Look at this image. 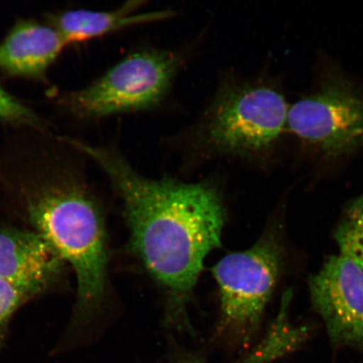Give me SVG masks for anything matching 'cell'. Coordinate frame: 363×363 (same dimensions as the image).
Masks as SVG:
<instances>
[{
    "label": "cell",
    "mask_w": 363,
    "mask_h": 363,
    "mask_svg": "<svg viewBox=\"0 0 363 363\" xmlns=\"http://www.w3.org/2000/svg\"><path fill=\"white\" fill-rule=\"evenodd\" d=\"M62 140L106 172L123 201L131 251L165 293L167 324L188 328L204 259L221 243L226 211L220 190L210 183L147 179L115 149Z\"/></svg>",
    "instance_id": "1"
},
{
    "label": "cell",
    "mask_w": 363,
    "mask_h": 363,
    "mask_svg": "<svg viewBox=\"0 0 363 363\" xmlns=\"http://www.w3.org/2000/svg\"><path fill=\"white\" fill-rule=\"evenodd\" d=\"M8 211L52 244L76 282L67 335L88 333L110 298V247L101 202L79 169L54 158L0 169Z\"/></svg>",
    "instance_id": "2"
},
{
    "label": "cell",
    "mask_w": 363,
    "mask_h": 363,
    "mask_svg": "<svg viewBox=\"0 0 363 363\" xmlns=\"http://www.w3.org/2000/svg\"><path fill=\"white\" fill-rule=\"evenodd\" d=\"M290 256L285 208H281L251 247L227 254L213 267L220 298L217 328L220 338L237 347L251 344L259 333L267 306L289 269Z\"/></svg>",
    "instance_id": "3"
},
{
    "label": "cell",
    "mask_w": 363,
    "mask_h": 363,
    "mask_svg": "<svg viewBox=\"0 0 363 363\" xmlns=\"http://www.w3.org/2000/svg\"><path fill=\"white\" fill-rule=\"evenodd\" d=\"M289 110L283 95L267 86H231L208 108L202 142L216 155L261 156L279 140Z\"/></svg>",
    "instance_id": "4"
},
{
    "label": "cell",
    "mask_w": 363,
    "mask_h": 363,
    "mask_svg": "<svg viewBox=\"0 0 363 363\" xmlns=\"http://www.w3.org/2000/svg\"><path fill=\"white\" fill-rule=\"evenodd\" d=\"M182 62L180 54L163 50L134 53L88 87L65 95L63 106L86 119L149 110L166 97Z\"/></svg>",
    "instance_id": "5"
},
{
    "label": "cell",
    "mask_w": 363,
    "mask_h": 363,
    "mask_svg": "<svg viewBox=\"0 0 363 363\" xmlns=\"http://www.w3.org/2000/svg\"><path fill=\"white\" fill-rule=\"evenodd\" d=\"M287 125L325 158L350 155L363 147L362 90L342 75L330 74L289 108Z\"/></svg>",
    "instance_id": "6"
},
{
    "label": "cell",
    "mask_w": 363,
    "mask_h": 363,
    "mask_svg": "<svg viewBox=\"0 0 363 363\" xmlns=\"http://www.w3.org/2000/svg\"><path fill=\"white\" fill-rule=\"evenodd\" d=\"M311 306L331 345L363 352V270L347 257L330 256L308 278Z\"/></svg>",
    "instance_id": "7"
},
{
    "label": "cell",
    "mask_w": 363,
    "mask_h": 363,
    "mask_svg": "<svg viewBox=\"0 0 363 363\" xmlns=\"http://www.w3.org/2000/svg\"><path fill=\"white\" fill-rule=\"evenodd\" d=\"M71 274L42 235L25 226H0V279L35 299L67 289Z\"/></svg>",
    "instance_id": "8"
},
{
    "label": "cell",
    "mask_w": 363,
    "mask_h": 363,
    "mask_svg": "<svg viewBox=\"0 0 363 363\" xmlns=\"http://www.w3.org/2000/svg\"><path fill=\"white\" fill-rule=\"evenodd\" d=\"M66 45L52 25L18 21L0 43V71L11 77L43 79Z\"/></svg>",
    "instance_id": "9"
},
{
    "label": "cell",
    "mask_w": 363,
    "mask_h": 363,
    "mask_svg": "<svg viewBox=\"0 0 363 363\" xmlns=\"http://www.w3.org/2000/svg\"><path fill=\"white\" fill-rule=\"evenodd\" d=\"M143 1L131 0L110 11L74 10L49 16V24L55 27L67 45L101 38L126 28L169 19V11L140 13Z\"/></svg>",
    "instance_id": "10"
},
{
    "label": "cell",
    "mask_w": 363,
    "mask_h": 363,
    "mask_svg": "<svg viewBox=\"0 0 363 363\" xmlns=\"http://www.w3.org/2000/svg\"><path fill=\"white\" fill-rule=\"evenodd\" d=\"M333 237L340 255L347 257L363 270V194L344 208Z\"/></svg>",
    "instance_id": "11"
},
{
    "label": "cell",
    "mask_w": 363,
    "mask_h": 363,
    "mask_svg": "<svg viewBox=\"0 0 363 363\" xmlns=\"http://www.w3.org/2000/svg\"><path fill=\"white\" fill-rule=\"evenodd\" d=\"M0 121L15 126L43 129L44 122L36 113L8 92L0 84Z\"/></svg>",
    "instance_id": "12"
},
{
    "label": "cell",
    "mask_w": 363,
    "mask_h": 363,
    "mask_svg": "<svg viewBox=\"0 0 363 363\" xmlns=\"http://www.w3.org/2000/svg\"><path fill=\"white\" fill-rule=\"evenodd\" d=\"M31 301L33 299L28 294L0 279V347L6 339L13 317Z\"/></svg>",
    "instance_id": "13"
}]
</instances>
